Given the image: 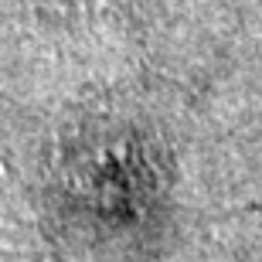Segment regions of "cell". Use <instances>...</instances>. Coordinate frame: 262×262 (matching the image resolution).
<instances>
[{
  "instance_id": "6da1fadb",
  "label": "cell",
  "mask_w": 262,
  "mask_h": 262,
  "mask_svg": "<svg viewBox=\"0 0 262 262\" xmlns=\"http://www.w3.org/2000/svg\"><path fill=\"white\" fill-rule=\"evenodd\" d=\"M45 7H78V4H106V0H38Z\"/></svg>"
}]
</instances>
